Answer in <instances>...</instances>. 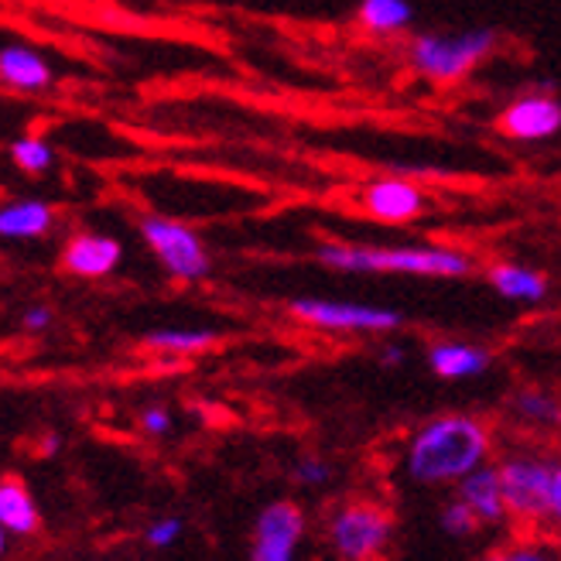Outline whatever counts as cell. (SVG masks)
<instances>
[{
  "mask_svg": "<svg viewBox=\"0 0 561 561\" xmlns=\"http://www.w3.org/2000/svg\"><path fill=\"white\" fill-rule=\"evenodd\" d=\"M493 445L490 421L466 411H445L411 432L401 453V469L414 486H459L469 472L490 462Z\"/></svg>",
  "mask_w": 561,
  "mask_h": 561,
  "instance_id": "obj_1",
  "label": "cell"
},
{
  "mask_svg": "<svg viewBox=\"0 0 561 561\" xmlns=\"http://www.w3.org/2000/svg\"><path fill=\"white\" fill-rule=\"evenodd\" d=\"M316 261L343 274H401V277H466L472 274V257L456 247L438 243H322Z\"/></svg>",
  "mask_w": 561,
  "mask_h": 561,
  "instance_id": "obj_2",
  "label": "cell"
},
{
  "mask_svg": "<svg viewBox=\"0 0 561 561\" xmlns=\"http://www.w3.org/2000/svg\"><path fill=\"white\" fill-rule=\"evenodd\" d=\"M398 517L377 496H343L322 517V545L329 558L383 561L394 545Z\"/></svg>",
  "mask_w": 561,
  "mask_h": 561,
  "instance_id": "obj_3",
  "label": "cell"
},
{
  "mask_svg": "<svg viewBox=\"0 0 561 561\" xmlns=\"http://www.w3.org/2000/svg\"><path fill=\"white\" fill-rule=\"evenodd\" d=\"M554 466L558 456H545L541 448H511L496 459L503 483V500L517 530H548L554 503Z\"/></svg>",
  "mask_w": 561,
  "mask_h": 561,
  "instance_id": "obj_4",
  "label": "cell"
},
{
  "mask_svg": "<svg viewBox=\"0 0 561 561\" xmlns=\"http://www.w3.org/2000/svg\"><path fill=\"white\" fill-rule=\"evenodd\" d=\"M493 48H496L493 27H472V32H459V35L425 32L411 38L408 62L421 79L435 82V87H456L483 59H490Z\"/></svg>",
  "mask_w": 561,
  "mask_h": 561,
  "instance_id": "obj_5",
  "label": "cell"
},
{
  "mask_svg": "<svg viewBox=\"0 0 561 561\" xmlns=\"http://www.w3.org/2000/svg\"><path fill=\"white\" fill-rule=\"evenodd\" d=\"M140 237H145L148 250L158 257V264L164 267V274L172 280H182V285H195V280L209 277L213 261H209V247L203 243V237L192 227L168 216H140L137 222Z\"/></svg>",
  "mask_w": 561,
  "mask_h": 561,
  "instance_id": "obj_6",
  "label": "cell"
},
{
  "mask_svg": "<svg viewBox=\"0 0 561 561\" xmlns=\"http://www.w3.org/2000/svg\"><path fill=\"white\" fill-rule=\"evenodd\" d=\"M288 312L319 332H343V335H383L401 325V312L380 305L343 301V298H295Z\"/></svg>",
  "mask_w": 561,
  "mask_h": 561,
  "instance_id": "obj_7",
  "label": "cell"
},
{
  "mask_svg": "<svg viewBox=\"0 0 561 561\" xmlns=\"http://www.w3.org/2000/svg\"><path fill=\"white\" fill-rule=\"evenodd\" d=\"M308 535V517L295 500H271L254 520L250 561H298Z\"/></svg>",
  "mask_w": 561,
  "mask_h": 561,
  "instance_id": "obj_8",
  "label": "cell"
},
{
  "mask_svg": "<svg viewBox=\"0 0 561 561\" xmlns=\"http://www.w3.org/2000/svg\"><path fill=\"white\" fill-rule=\"evenodd\" d=\"M496 127L517 145H538L561 130V100L551 93H524L503 106Z\"/></svg>",
  "mask_w": 561,
  "mask_h": 561,
  "instance_id": "obj_9",
  "label": "cell"
},
{
  "mask_svg": "<svg viewBox=\"0 0 561 561\" xmlns=\"http://www.w3.org/2000/svg\"><path fill=\"white\" fill-rule=\"evenodd\" d=\"M359 206L377 222H387V227H404V222H414L421 213H425L428 199H425V192L408 179H374V182L363 185Z\"/></svg>",
  "mask_w": 561,
  "mask_h": 561,
  "instance_id": "obj_10",
  "label": "cell"
},
{
  "mask_svg": "<svg viewBox=\"0 0 561 561\" xmlns=\"http://www.w3.org/2000/svg\"><path fill=\"white\" fill-rule=\"evenodd\" d=\"M124 261V247L121 240L106 237V233H76L62 247V271L79 277V280H100L110 277Z\"/></svg>",
  "mask_w": 561,
  "mask_h": 561,
  "instance_id": "obj_11",
  "label": "cell"
},
{
  "mask_svg": "<svg viewBox=\"0 0 561 561\" xmlns=\"http://www.w3.org/2000/svg\"><path fill=\"white\" fill-rule=\"evenodd\" d=\"M456 496L466 503V507L480 517L483 527H507L511 514H507V500H503V483L496 462H486L483 469L469 472L466 480L456 486Z\"/></svg>",
  "mask_w": 561,
  "mask_h": 561,
  "instance_id": "obj_12",
  "label": "cell"
},
{
  "mask_svg": "<svg viewBox=\"0 0 561 561\" xmlns=\"http://www.w3.org/2000/svg\"><path fill=\"white\" fill-rule=\"evenodd\" d=\"M0 82L14 93H45L51 87V66L27 45H4L0 48Z\"/></svg>",
  "mask_w": 561,
  "mask_h": 561,
  "instance_id": "obj_13",
  "label": "cell"
},
{
  "mask_svg": "<svg viewBox=\"0 0 561 561\" xmlns=\"http://www.w3.org/2000/svg\"><path fill=\"white\" fill-rule=\"evenodd\" d=\"M490 350L462 343V340H442L428 350V370L442 380H472L490 370Z\"/></svg>",
  "mask_w": 561,
  "mask_h": 561,
  "instance_id": "obj_14",
  "label": "cell"
},
{
  "mask_svg": "<svg viewBox=\"0 0 561 561\" xmlns=\"http://www.w3.org/2000/svg\"><path fill=\"white\" fill-rule=\"evenodd\" d=\"M0 527H4V535L14 538H32L42 527V514L32 490L21 483V476L11 472L0 480Z\"/></svg>",
  "mask_w": 561,
  "mask_h": 561,
  "instance_id": "obj_15",
  "label": "cell"
},
{
  "mask_svg": "<svg viewBox=\"0 0 561 561\" xmlns=\"http://www.w3.org/2000/svg\"><path fill=\"white\" fill-rule=\"evenodd\" d=\"M486 280L500 298L517 301V305H538L548 298V277L524 264H511V261L493 264L486 271Z\"/></svg>",
  "mask_w": 561,
  "mask_h": 561,
  "instance_id": "obj_16",
  "label": "cell"
},
{
  "mask_svg": "<svg viewBox=\"0 0 561 561\" xmlns=\"http://www.w3.org/2000/svg\"><path fill=\"white\" fill-rule=\"evenodd\" d=\"M55 227V209L42 199H14L0 209V237L4 240H42Z\"/></svg>",
  "mask_w": 561,
  "mask_h": 561,
  "instance_id": "obj_17",
  "label": "cell"
},
{
  "mask_svg": "<svg viewBox=\"0 0 561 561\" xmlns=\"http://www.w3.org/2000/svg\"><path fill=\"white\" fill-rule=\"evenodd\" d=\"M511 417L530 432H558L561 428V398L541 387H520L511 398Z\"/></svg>",
  "mask_w": 561,
  "mask_h": 561,
  "instance_id": "obj_18",
  "label": "cell"
},
{
  "mask_svg": "<svg viewBox=\"0 0 561 561\" xmlns=\"http://www.w3.org/2000/svg\"><path fill=\"white\" fill-rule=\"evenodd\" d=\"M356 21H359L363 32L374 35V38H394L411 27L414 8L408 4V0H359Z\"/></svg>",
  "mask_w": 561,
  "mask_h": 561,
  "instance_id": "obj_19",
  "label": "cell"
},
{
  "mask_svg": "<svg viewBox=\"0 0 561 561\" xmlns=\"http://www.w3.org/2000/svg\"><path fill=\"white\" fill-rule=\"evenodd\" d=\"M216 343L213 329H154L145 335V346L164 356H192Z\"/></svg>",
  "mask_w": 561,
  "mask_h": 561,
  "instance_id": "obj_20",
  "label": "cell"
},
{
  "mask_svg": "<svg viewBox=\"0 0 561 561\" xmlns=\"http://www.w3.org/2000/svg\"><path fill=\"white\" fill-rule=\"evenodd\" d=\"M496 561H561V545H551L545 530H517V538L500 545Z\"/></svg>",
  "mask_w": 561,
  "mask_h": 561,
  "instance_id": "obj_21",
  "label": "cell"
},
{
  "mask_svg": "<svg viewBox=\"0 0 561 561\" xmlns=\"http://www.w3.org/2000/svg\"><path fill=\"white\" fill-rule=\"evenodd\" d=\"M8 154H11L18 172H24V175H45L48 168L55 164L51 145L45 137H35V134H21L18 140H11Z\"/></svg>",
  "mask_w": 561,
  "mask_h": 561,
  "instance_id": "obj_22",
  "label": "cell"
},
{
  "mask_svg": "<svg viewBox=\"0 0 561 561\" xmlns=\"http://www.w3.org/2000/svg\"><path fill=\"white\" fill-rule=\"evenodd\" d=\"M438 527L445 530L448 538H472L483 524H480V517H476L459 496H453V500H445V503H442V511H438Z\"/></svg>",
  "mask_w": 561,
  "mask_h": 561,
  "instance_id": "obj_23",
  "label": "cell"
},
{
  "mask_svg": "<svg viewBox=\"0 0 561 561\" xmlns=\"http://www.w3.org/2000/svg\"><path fill=\"white\" fill-rule=\"evenodd\" d=\"M295 483L298 486H329L332 483V462L329 459H322V456H301L298 462H295Z\"/></svg>",
  "mask_w": 561,
  "mask_h": 561,
  "instance_id": "obj_24",
  "label": "cell"
},
{
  "mask_svg": "<svg viewBox=\"0 0 561 561\" xmlns=\"http://www.w3.org/2000/svg\"><path fill=\"white\" fill-rule=\"evenodd\" d=\"M182 530H185V520H182V517H158V520L148 527L145 541H148V548L164 551V548H172V545L182 538Z\"/></svg>",
  "mask_w": 561,
  "mask_h": 561,
  "instance_id": "obj_25",
  "label": "cell"
},
{
  "mask_svg": "<svg viewBox=\"0 0 561 561\" xmlns=\"http://www.w3.org/2000/svg\"><path fill=\"white\" fill-rule=\"evenodd\" d=\"M137 425L148 438H164L168 432H172V411H168L164 404H148L137 414Z\"/></svg>",
  "mask_w": 561,
  "mask_h": 561,
  "instance_id": "obj_26",
  "label": "cell"
},
{
  "mask_svg": "<svg viewBox=\"0 0 561 561\" xmlns=\"http://www.w3.org/2000/svg\"><path fill=\"white\" fill-rule=\"evenodd\" d=\"M51 308L48 305H32V308H24V316H21V329L24 332H45L51 325Z\"/></svg>",
  "mask_w": 561,
  "mask_h": 561,
  "instance_id": "obj_27",
  "label": "cell"
},
{
  "mask_svg": "<svg viewBox=\"0 0 561 561\" xmlns=\"http://www.w3.org/2000/svg\"><path fill=\"white\" fill-rule=\"evenodd\" d=\"M551 535H561V456L554 466V503H551Z\"/></svg>",
  "mask_w": 561,
  "mask_h": 561,
  "instance_id": "obj_28",
  "label": "cell"
},
{
  "mask_svg": "<svg viewBox=\"0 0 561 561\" xmlns=\"http://www.w3.org/2000/svg\"><path fill=\"white\" fill-rule=\"evenodd\" d=\"M380 363H387V367H398V363H404V346H383V353H380Z\"/></svg>",
  "mask_w": 561,
  "mask_h": 561,
  "instance_id": "obj_29",
  "label": "cell"
},
{
  "mask_svg": "<svg viewBox=\"0 0 561 561\" xmlns=\"http://www.w3.org/2000/svg\"><path fill=\"white\" fill-rule=\"evenodd\" d=\"M55 448H59V435L42 438V456H55Z\"/></svg>",
  "mask_w": 561,
  "mask_h": 561,
  "instance_id": "obj_30",
  "label": "cell"
},
{
  "mask_svg": "<svg viewBox=\"0 0 561 561\" xmlns=\"http://www.w3.org/2000/svg\"><path fill=\"white\" fill-rule=\"evenodd\" d=\"M476 561H496V554L490 551V554H483V558H476Z\"/></svg>",
  "mask_w": 561,
  "mask_h": 561,
  "instance_id": "obj_31",
  "label": "cell"
},
{
  "mask_svg": "<svg viewBox=\"0 0 561 561\" xmlns=\"http://www.w3.org/2000/svg\"><path fill=\"white\" fill-rule=\"evenodd\" d=\"M325 561H343V558H325Z\"/></svg>",
  "mask_w": 561,
  "mask_h": 561,
  "instance_id": "obj_32",
  "label": "cell"
}]
</instances>
